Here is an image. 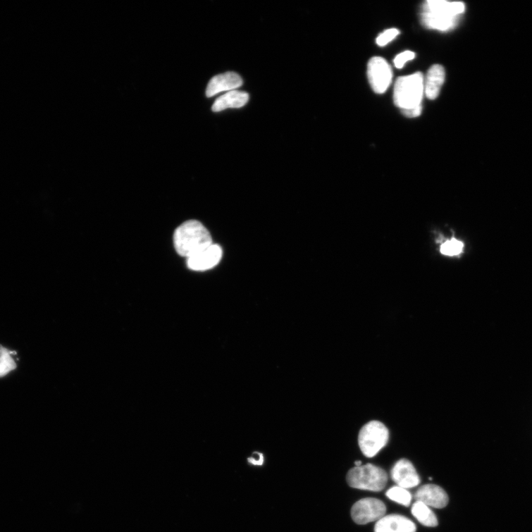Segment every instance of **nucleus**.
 <instances>
[{
  "instance_id": "obj_1",
  "label": "nucleus",
  "mask_w": 532,
  "mask_h": 532,
  "mask_svg": "<svg viewBox=\"0 0 532 532\" xmlns=\"http://www.w3.org/2000/svg\"><path fill=\"white\" fill-rule=\"evenodd\" d=\"M464 11L462 2L428 0L421 6V21L425 27L446 32L459 25Z\"/></svg>"
},
{
  "instance_id": "obj_2",
  "label": "nucleus",
  "mask_w": 532,
  "mask_h": 532,
  "mask_svg": "<svg viewBox=\"0 0 532 532\" xmlns=\"http://www.w3.org/2000/svg\"><path fill=\"white\" fill-rule=\"evenodd\" d=\"M173 241L177 253L187 259L213 245L206 228L195 220L181 224L174 233Z\"/></svg>"
},
{
  "instance_id": "obj_3",
  "label": "nucleus",
  "mask_w": 532,
  "mask_h": 532,
  "mask_svg": "<svg viewBox=\"0 0 532 532\" xmlns=\"http://www.w3.org/2000/svg\"><path fill=\"white\" fill-rule=\"evenodd\" d=\"M424 94V80L420 72L400 78L394 87L393 100L401 111L421 106Z\"/></svg>"
},
{
  "instance_id": "obj_4",
  "label": "nucleus",
  "mask_w": 532,
  "mask_h": 532,
  "mask_svg": "<svg viewBox=\"0 0 532 532\" xmlns=\"http://www.w3.org/2000/svg\"><path fill=\"white\" fill-rule=\"evenodd\" d=\"M388 480L385 471L371 464L356 466L347 475V482L351 488L372 492L383 491Z\"/></svg>"
},
{
  "instance_id": "obj_5",
  "label": "nucleus",
  "mask_w": 532,
  "mask_h": 532,
  "mask_svg": "<svg viewBox=\"0 0 532 532\" xmlns=\"http://www.w3.org/2000/svg\"><path fill=\"white\" fill-rule=\"evenodd\" d=\"M389 431L386 426L378 421L364 425L359 434V445L362 453L373 458L388 444Z\"/></svg>"
},
{
  "instance_id": "obj_6",
  "label": "nucleus",
  "mask_w": 532,
  "mask_h": 532,
  "mask_svg": "<svg viewBox=\"0 0 532 532\" xmlns=\"http://www.w3.org/2000/svg\"><path fill=\"white\" fill-rule=\"evenodd\" d=\"M386 507L382 500L376 498L361 499L353 506L352 516L359 525H364L382 519L385 516Z\"/></svg>"
},
{
  "instance_id": "obj_7",
  "label": "nucleus",
  "mask_w": 532,
  "mask_h": 532,
  "mask_svg": "<svg viewBox=\"0 0 532 532\" xmlns=\"http://www.w3.org/2000/svg\"><path fill=\"white\" fill-rule=\"evenodd\" d=\"M370 85L374 92L383 94L386 92L392 82V72L387 61L378 56L370 59L368 65Z\"/></svg>"
},
{
  "instance_id": "obj_8",
  "label": "nucleus",
  "mask_w": 532,
  "mask_h": 532,
  "mask_svg": "<svg viewBox=\"0 0 532 532\" xmlns=\"http://www.w3.org/2000/svg\"><path fill=\"white\" fill-rule=\"evenodd\" d=\"M390 476L398 486L406 490L416 488L421 483L416 468L407 459H401L395 464Z\"/></svg>"
},
{
  "instance_id": "obj_9",
  "label": "nucleus",
  "mask_w": 532,
  "mask_h": 532,
  "mask_svg": "<svg viewBox=\"0 0 532 532\" xmlns=\"http://www.w3.org/2000/svg\"><path fill=\"white\" fill-rule=\"evenodd\" d=\"M222 249L211 245L204 250L188 258L187 266L193 271H206L214 268L221 260Z\"/></svg>"
},
{
  "instance_id": "obj_10",
  "label": "nucleus",
  "mask_w": 532,
  "mask_h": 532,
  "mask_svg": "<svg viewBox=\"0 0 532 532\" xmlns=\"http://www.w3.org/2000/svg\"><path fill=\"white\" fill-rule=\"evenodd\" d=\"M416 501H420L428 507L443 509L447 506L449 497L447 493L435 484L421 486L414 495Z\"/></svg>"
},
{
  "instance_id": "obj_11",
  "label": "nucleus",
  "mask_w": 532,
  "mask_h": 532,
  "mask_svg": "<svg viewBox=\"0 0 532 532\" xmlns=\"http://www.w3.org/2000/svg\"><path fill=\"white\" fill-rule=\"evenodd\" d=\"M242 85V80L240 75L234 72H227L223 74L216 75L213 78L206 88V97L210 98L224 92L232 91Z\"/></svg>"
},
{
  "instance_id": "obj_12",
  "label": "nucleus",
  "mask_w": 532,
  "mask_h": 532,
  "mask_svg": "<svg viewBox=\"0 0 532 532\" xmlns=\"http://www.w3.org/2000/svg\"><path fill=\"white\" fill-rule=\"evenodd\" d=\"M415 524L406 516L392 514L383 516L375 525L374 532H416Z\"/></svg>"
},
{
  "instance_id": "obj_13",
  "label": "nucleus",
  "mask_w": 532,
  "mask_h": 532,
  "mask_svg": "<svg viewBox=\"0 0 532 532\" xmlns=\"http://www.w3.org/2000/svg\"><path fill=\"white\" fill-rule=\"evenodd\" d=\"M445 80V68L440 65L432 66L424 80V94L431 100L435 99Z\"/></svg>"
},
{
  "instance_id": "obj_14",
  "label": "nucleus",
  "mask_w": 532,
  "mask_h": 532,
  "mask_svg": "<svg viewBox=\"0 0 532 532\" xmlns=\"http://www.w3.org/2000/svg\"><path fill=\"white\" fill-rule=\"evenodd\" d=\"M249 99V96L247 93L232 90L220 97L212 105L211 110L214 112H221L228 109H240L247 104Z\"/></svg>"
},
{
  "instance_id": "obj_15",
  "label": "nucleus",
  "mask_w": 532,
  "mask_h": 532,
  "mask_svg": "<svg viewBox=\"0 0 532 532\" xmlns=\"http://www.w3.org/2000/svg\"><path fill=\"white\" fill-rule=\"evenodd\" d=\"M412 512L417 521L423 526L428 527L438 526V521L434 512L429 507L420 502V501H416V503L413 505Z\"/></svg>"
},
{
  "instance_id": "obj_16",
  "label": "nucleus",
  "mask_w": 532,
  "mask_h": 532,
  "mask_svg": "<svg viewBox=\"0 0 532 532\" xmlns=\"http://www.w3.org/2000/svg\"><path fill=\"white\" fill-rule=\"evenodd\" d=\"M387 497L394 502H397L406 507H409L412 503V495L407 490L400 488V486H393L386 493Z\"/></svg>"
},
{
  "instance_id": "obj_17",
  "label": "nucleus",
  "mask_w": 532,
  "mask_h": 532,
  "mask_svg": "<svg viewBox=\"0 0 532 532\" xmlns=\"http://www.w3.org/2000/svg\"><path fill=\"white\" fill-rule=\"evenodd\" d=\"M464 248L463 242L452 237L443 243L440 247V252L445 256H454L461 254Z\"/></svg>"
},
{
  "instance_id": "obj_18",
  "label": "nucleus",
  "mask_w": 532,
  "mask_h": 532,
  "mask_svg": "<svg viewBox=\"0 0 532 532\" xmlns=\"http://www.w3.org/2000/svg\"><path fill=\"white\" fill-rule=\"evenodd\" d=\"M11 354V353L6 348L2 347L1 353H0V377L6 376L17 368V364Z\"/></svg>"
},
{
  "instance_id": "obj_19",
  "label": "nucleus",
  "mask_w": 532,
  "mask_h": 532,
  "mask_svg": "<svg viewBox=\"0 0 532 532\" xmlns=\"http://www.w3.org/2000/svg\"><path fill=\"white\" fill-rule=\"evenodd\" d=\"M400 30L396 28L388 29L376 39V43L379 47H385L400 35Z\"/></svg>"
},
{
  "instance_id": "obj_20",
  "label": "nucleus",
  "mask_w": 532,
  "mask_h": 532,
  "mask_svg": "<svg viewBox=\"0 0 532 532\" xmlns=\"http://www.w3.org/2000/svg\"><path fill=\"white\" fill-rule=\"evenodd\" d=\"M416 54L414 52L409 51H404L395 58V66H396L399 69H401L404 66V64L408 62V61L413 60Z\"/></svg>"
},
{
  "instance_id": "obj_21",
  "label": "nucleus",
  "mask_w": 532,
  "mask_h": 532,
  "mask_svg": "<svg viewBox=\"0 0 532 532\" xmlns=\"http://www.w3.org/2000/svg\"><path fill=\"white\" fill-rule=\"evenodd\" d=\"M422 111V105L418 106V108L410 109V110H405L402 111V113L404 116L408 118H416L421 115Z\"/></svg>"
},
{
  "instance_id": "obj_22",
  "label": "nucleus",
  "mask_w": 532,
  "mask_h": 532,
  "mask_svg": "<svg viewBox=\"0 0 532 532\" xmlns=\"http://www.w3.org/2000/svg\"><path fill=\"white\" fill-rule=\"evenodd\" d=\"M248 462L255 466H262L264 463V454L260 452L258 459L256 458V456H253V457L248 459Z\"/></svg>"
},
{
  "instance_id": "obj_23",
  "label": "nucleus",
  "mask_w": 532,
  "mask_h": 532,
  "mask_svg": "<svg viewBox=\"0 0 532 532\" xmlns=\"http://www.w3.org/2000/svg\"><path fill=\"white\" fill-rule=\"evenodd\" d=\"M354 464L356 465V466H361V462L357 461V462H354Z\"/></svg>"
},
{
  "instance_id": "obj_24",
  "label": "nucleus",
  "mask_w": 532,
  "mask_h": 532,
  "mask_svg": "<svg viewBox=\"0 0 532 532\" xmlns=\"http://www.w3.org/2000/svg\"><path fill=\"white\" fill-rule=\"evenodd\" d=\"M2 347H0V353H1Z\"/></svg>"
}]
</instances>
